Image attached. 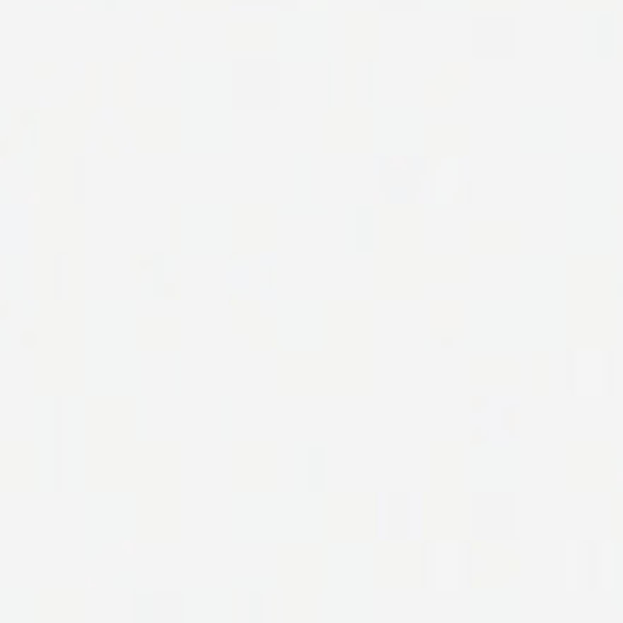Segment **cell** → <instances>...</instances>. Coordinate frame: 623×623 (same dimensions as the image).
Wrapping results in <instances>:
<instances>
[{
	"instance_id": "1",
	"label": "cell",
	"mask_w": 623,
	"mask_h": 623,
	"mask_svg": "<svg viewBox=\"0 0 623 623\" xmlns=\"http://www.w3.org/2000/svg\"><path fill=\"white\" fill-rule=\"evenodd\" d=\"M435 557H438V559H432L435 587H459V581H462V554H459V547L438 545Z\"/></svg>"
}]
</instances>
